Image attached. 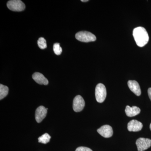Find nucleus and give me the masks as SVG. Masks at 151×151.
Listing matches in <instances>:
<instances>
[{"label": "nucleus", "mask_w": 151, "mask_h": 151, "mask_svg": "<svg viewBox=\"0 0 151 151\" xmlns=\"http://www.w3.org/2000/svg\"><path fill=\"white\" fill-rule=\"evenodd\" d=\"M95 97L97 102L102 103L105 101L107 96L106 87L104 84L99 83L95 88Z\"/></svg>", "instance_id": "obj_2"}, {"label": "nucleus", "mask_w": 151, "mask_h": 151, "mask_svg": "<svg viewBox=\"0 0 151 151\" xmlns=\"http://www.w3.org/2000/svg\"><path fill=\"white\" fill-rule=\"evenodd\" d=\"M51 137L47 133H45L38 138L39 142L46 144L50 141Z\"/></svg>", "instance_id": "obj_14"}, {"label": "nucleus", "mask_w": 151, "mask_h": 151, "mask_svg": "<svg viewBox=\"0 0 151 151\" xmlns=\"http://www.w3.org/2000/svg\"><path fill=\"white\" fill-rule=\"evenodd\" d=\"M53 49L54 53L57 55H59L62 53V49L60 47L59 43L54 44L53 45Z\"/></svg>", "instance_id": "obj_16"}, {"label": "nucleus", "mask_w": 151, "mask_h": 151, "mask_svg": "<svg viewBox=\"0 0 151 151\" xmlns=\"http://www.w3.org/2000/svg\"><path fill=\"white\" fill-rule=\"evenodd\" d=\"M148 94L149 98H150L151 101V88H149L148 90Z\"/></svg>", "instance_id": "obj_18"}, {"label": "nucleus", "mask_w": 151, "mask_h": 151, "mask_svg": "<svg viewBox=\"0 0 151 151\" xmlns=\"http://www.w3.org/2000/svg\"><path fill=\"white\" fill-rule=\"evenodd\" d=\"M47 110L43 106H40L37 108L35 111V118L38 123L42 122L46 116Z\"/></svg>", "instance_id": "obj_8"}, {"label": "nucleus", "mask_w": 151, "mask_h": 151, "mask_svg": "<svg viewBox=\"0 0 151 151\" xmlns=\"http://www.w3.org/2000/svg\"><path fill=\"white\" fill-rule=\"evenodd\" d=\"M136 144L138 151H144L150 147L151 140L147 138H140L136 141Z\"/></svg>", "instance_id": "obj_5"}, {"label": "nucleus", "mask_w": 151, "mask_h": 151, "mask_svg": "<svg viewBox=\"0 0 151 151\" xmlns=\"http://www.w3.org/2000/svg\"><path fill=\"white\" fill-rule=\"evenodd\" d=\"M97 132L103 137H111L113 135V130L112 127L109 125H104L97 130Z\"/></svg>", "instance_id": "obj_7"}, {"label": "nucleus", "mask_w": 151, "mask_h": 151, "mask_svg": "<svg viewBox=\"0 0 151 151\" xmlns=\"http://www.w3.org/2000/svg\"><path fill=\"white\" fill-rule=\"evenodd\" d=\"M85 106V101L81 95H77L73 100V108L76 112L82 111Z\"/></svg>", "instance_id": "obj_6"}, {"label": "nucleus", "mask_w": 151, "mask_h": 151, "mask_svg": "<svg viewBox=\"0 0 151 151\" xmlns=\"http://www.w3.org/2000/svg\"><path fill=\"white\" fill-rule=\"evenodd\" d=\"M88 0H81V1L83 2H86L88 1Z\"/></svg>", "instance_id": "obj_19"}, {"label": "nucleus", "mask_w": 151, "mask_h": 151, "mask_svg": "<svg viewBox=\"0 0 151 151\" xmlns=\"http://www.w3.org/2000/svg\"><path fill=\"white\" fill-rule=\"evenodd\" d=\"M37 44L39 47L41 49H44L47 47L46 41L44 38H39L38 40Z\"/></svg>", "instance_id": "obj_15"}, {"label": "nucleus", "mask_w": 151, "mask_h": 151, "mask_svg": "<svg viewBox=\"0 0 151 151\" xmlns=\"http://www.w3.org/2000/svg\"><path fill=\"white\" fill-rule=\"evenodd\" d=\"M75 151H93L91 149L86 147H78L76 150Z\"/></svg>", "instance_id": "obj_17"}, {"label": "nucleus", "mask_w": 151, "mask_h": 151, "mask_svg": "<svg viewBox=\"0 0 151 151\" xmlns=\"http://www.w3.org/2000/svg\"><path fill=\"white\" fill-rule=\"evenodd\" d=\"M133 35L138 46L142 47L148 42V34L145 28L139 27L133 30Z\"/></svg>", "instance_id": "obj_1"}, {"label": "nucleus", "mask_w": 151, "mask_h": 151, "mask_svg": "<svg viewBox=\"0 0 151 151\" xmlns=\"http://www.w3.org/2000/svg\"><path fill=\"white\" fill-rule=\"evenodd\" d=\"M141 110L139 107L134 106L133 107H130L129 105L126 106L125 109V113L128 117H132L137 116L139 114Z\"/></svg>", "instance_id": "obj_12"}, {"label": "nucleus", "mask_w": 151, "mask_h": 151, "mask_svg": "<svg viewBox=\"0 0 151 151\" xmlns=\"http://www.w3.org/2000/svg\"><path fill=\"white\" fill-rule=\"evenodd\" d=\"M142 124L136 120H132L127 125V129L129 132H139L142 129Z\"/></svg>", "instance_id": "obj_9"}, {"label": "nucleus", "mask_w": 151, "mask_h": 151, "mask_svg": "<svg viewBox=\"0 0 151 151\" xmlns=\"http://www.w3.org/2000/svg\"><path fill=\"white\" fill-rule=\"evenodd\" d=\"M9 88L3 84H0V100H2L8 95Z\"/></svg>", "instance_id": "obj_13"}, {"label": "nucleus", "mask_w": 151, "mask_h": 151, "mask_svg": "<svg viewBox=\"0 0 151 151\" xmlns=\"http://www.w3.org/2000/svg\"><path fill=\"white\" fill-rule=\"evenodd\" d=\"M128 85L130 90L136 95L139 96L141 95L140 87L137 81L135 80H129L128 81Z\"/></svg>", "instance_id": "obj_10"}, {"label": "nucleus", "mask_w": 151, "mask_h": 151, "mask_svg": "<svg viewBox=\"0 0 151 151\" xmlns=\"http://www.w3.org/2000/svg\"><path fill=\"white\" fill-rule=\"evenodd\" d=\"M9 9L14 12H21L24 10L25 5L24 3L20 0H11L7 4Z\"/></svg>", "instance_id": "obj_4"}, {"label": "nucleus", "mask_w": 151, "mask_h": 151, "mask_svg": "<svg viewBox=\"0 0 151 151\" xmlns=\"http://www.w3.org/2000/svg\"><path fill=\"white\" fill-rule=\"evenodd\" d=\"M150 130H151V124H150Z\"/></svg>", "instance_id": "obj_20"}, {"label": "nucleus", "mask_w": 151, "mask_h": 151, "mask_svg": "<svg viewBox=\"0 0 151 151\" xmlns=\"http://www.w3.org/2000/svg\"><path fill=\"white\" fill-rule=\"evenodd\" d=\"M75 37L77 40L84 42L95 41L96 37L94 34L89 32L80 31L76 34Z\"/></svg>", "instance_id": "obj_3"}, {"label": "nucleus", "mask_w": 151, "mask_h": 151, "mask_svg": "<svg viewBox=\"0 0 151 151\" xmlns=\"http://www.w3.org/2000/svg\"><path fill=\"white\" fill-rule=\"evenodd\" d=\"M32 77L34 80L37 84L45 85H47L48 84V80L42 73L35 72L33 74Z\"/></svg>", "instance_id": "obj_11"}]
</instances>
